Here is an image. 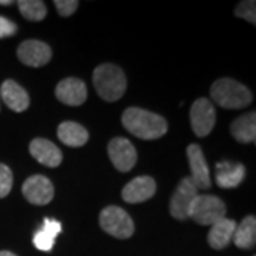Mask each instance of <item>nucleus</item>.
<instances>
[{
	"mask_svg": "<svg viewBox=\"0 0 256 256\" xmlns=\"http://www.w3.org/2000/svg\"><path fill=\"white\" fill-rule=\"evenodd\" d=\"M121 122L128 132L141 140L161 138L168 130V124L161 116L138 107H130L124 111Z\"/></svg>",
	"mask_w": 256,
	"mask_h": 256,
	"instance_id": "f257e3e1",
	"label": "nucleus"
},
{
	"mask_svg": "<svg viewBox=\"0 0 256 256\" xmlns=\"http://www.w3.org/2000/svg\"><path fill=\"white\" fill-rule=\"evenodd\" d=\"M94 87L104 101L120 100L127 90V78L124 72L116 64H101L92 74Z\"/></svg>",
	"mask_w": 256,
	"mask_h": 256,
	"instance_id": "f03ea898",
	"label": "nucleus"
},
{
	"mask_svg": "<svg viewBox=\"0 0 256 256\" xmlns=\"http://www.w3.org/2000/svg\"><path fill=\"white\" fill-rule=\"evenodd\" d=\"M210 97L218 106L229 110L244 108L254 100L252 92L234 78L216 80L210 87Z\"/></svg>",
	"mask_w": 256,
	"mask_h": 256,
	"instance_id": "7ed1b4c3",
	"label": "nucleus"
},
{
	"mask_svg": "<svg viewBox=\"0 0 256 256\" xmlns=\"http://www.w3.org/2000/svg\"><path fill=\"white\" fill-rule=\"evenodd\" d=\"M188 218L198 225H214L226 218V205L215 195H198L192 202Z\"/></svg>",
	"mask_w": 256,
	"mask_h": 256,
	"instance_id": "20e7f679",
	"label": "nucleus"
},
{
	"mask_svg": "<svg viewBox=\"0 0 256 256\" xmlns=\"http://www.w3.org/2000/svg\"><path fill=\"white\" fill-rule=\"evenodd\" d=\"M100 226L108 235L118 239H128L134 234V222L126 210L120 206H107L101 210Z\"/></svg>",
	"mask_w": 256,
	"mask_h": 256,
	"instance_id": "39448f33",
	"label": "nucleus"
},
{
	"mask_svg": "<svg viewBox=\"0 0 256 256\" xmlns=\"http://www.w3.org/2000/svg\"><path fill=\"white\" fill-rule=\"evenodd\" d=\"M191 127L196 137H206L215 127L216 112L214 104L208 98H198L194 101L190 111Z\"/></svg>",
	"mask_w": 256,
	"mask_h": 256,
	"instance_id": "423d86ee",
	"label": "nucleus"
},
{
	"mask_svg": "<svg viewBox=\"0 0 256 256\" xmlns=\"http://www.w3.org/2000/svg\"><path fill=\"white\" fill-rule=\"evenodd\" d=\"M198 195H200L198 188L194 185L190 176L184 178L182 181L178 184L176 190L171 196V202H170V212L175 220H188L192 202Z\"/></svg>",
	"mask_w": 256,
	"mask_h": 256,
	"instance_id": "0eeeda50",
	"label": "nucleus"
},
{
	"mask_svg": "<svg viewBox=\"0 0 256 256\" xmlns=\"http://www.w3.org/2000/svg\"><path fill=\"white\" fill-rule=\"evenodd\" d=\"M24 198L33 205H47L54 196V186L44 175H32L22 186Z\"/></svg>",
	"mask_w": 256,
	"mask_h": 256,
	"instance_id": "6e6552de",
	"label": "nucleus"
},
{
	"mask_svg": "<svg viewBox=\"0 0 256 256\" xmlns=\"http://www.w3.org/2000/svg\"><path fill=\"white\" fill-rule=\"evenodd\" d=\"M108 156L112 165L121 171L128 172L137 164V151L134 146L122 137H116L108 142Z\"/></svg>",
	"mask_w": 256,
	"mask_h": 256,
	"instance_id": "1a4fd4ad",
	"label": "nucleus"
},
{
	"mask_svg": "<svg viewBox=\"0 0 256 256\" xmlns=\"http://www.w3.org/2000/svg\"><path fill=\"white\" fill-rule=\"evenodd\" d=\"M18 60L28 67H43L52 58V48L40 40H26L18 48Z\"/></svg>",
	"mask_w": 256,
	"mask_h": 256,
	"instance_id": "9d476101",
	"label": "nucleus"
},
{
	"mask_svg": "<svg viewBox=\"0 0 256 256\" xmlns=\"http://www.w3.org/2000/svg\"><path fill=\"white\" fill-rule=\"evenodd\" d=\"M186 156L191 168V181L198 190H208L210 188V168L206 164L202 148L196 144H191L186 148Z\"/></svg>",
	"mask_w": 256,
	"mask_h": 256,
	"instance_id": "9b49d317",
	"label": "nucleus"
},
{
	"mask_svg": "<svg viewBox=\"0 0 256 256\" xmlns=\"http://www.w3.org/2000/svg\"><path fill=\"white\" fill-rule=\"evenodd\" d=\"M56 97L66 106H82L87 100V87L84 82L76 77L64 78L56 87Z\"/></svg>",
	"mask_w": 256,
	"mask_h": 256,
	"instance_id": "f8f14e48",
	"label": "nucleus"
},
{
	"mask_svg": "<svg viewBox=\"0 0 256 256\" xmlns=\"http://www.w3.org/2000/svg\"><path fill=\"white\" fill-rule=\"evenodd\" d=\"M156 191V182L151 176H137L122 188V200L128 204H140L154 196Z\"/></svg>",
	"mask_w": 256,
	"mask_h": 256,
	"instance_id": "ddd939ff",
	"label": "nucleus"
},
{
	"mask_svg": "<svg viewBox=\"0 0 256 256\" xmlns=\"http://www.w3.org/2000/svg\"><path fill=\"white\" fill-rule=\"evenodd\" d=\"M28 150L36 161H38L42 165H46L48 168H56L63 161V154L60 148L46 138H34L30 142Z\"/></svg>",
	"mask_w": 256,
	"mask_h": 256,
	"instance_id": "4468645a",
	"label": "nucleus"
},
{
	"mask_svg": "<svg viewBox=\"0 0 256 256\" xmlns=\"http://www.w3.org/2000/svg\"><path fill=\"white\" fill-rule=\"evenodd\" d=\"M0 96L10 110L16 111V112H23L28 110L30 106L28 92L14 80H6L2 84Z\"/></svg>",
	"mask_w": 256,
	"mask_h": 256,
	"instance_id": "2eb2a0df",
	"label": "nucleus"
},
{
	"mask_svg": "<svg viewBox=\"0 0 256 256\" xmlns=\"http://www.w3.org/2000/svg\"><path fill=\"white\" fill-rule=\"evenodd\" d=\"M235 229H236V222L228 218H222L214 225H210V234H208L210 246L216 250L228 246L230 239L234 238Z\"/></svg>",
	"mask_w": 256,
	"mask_h": 256,
	"instance_id": "dca6fc26",
	"label": "nucleus"
},
{
	"mask_svg": "<svg viewBox=\"0 0 256 256\" xmlns=\"http://www.w3.org/2000/svg\"><path fill=\"white\" fill-rule=\"evenodd\" d=\"M246 170L242 164L220 161L216 164V184L220 188H236L244 181Z\"/></svg>",
	"mask_w": 256,
	"mask_h": 256,
	"instance_id": "f3484780",
	"label": "nucleus"
},
{
	"mask_svg": "<svg viewBox=\"0 0 256 256\" xmlns=\"http://www.w3.org/2000/svg\"><path fill=\"white\" fill-rule=\"evenodd\" d=\"M230 132L238 142L249 144L255 142L256 138V114L255 111L240 116L230 124Z\"/></svg>",
	"mask_w": 256,
	"mask_h": 256,
	"instance_id": "a211bd4d",
	"label": "nucleus"
},
{
	"mask_svg": "<svg viewBox=\"0 0 256 256\" xmlns=\"http://www.w3.org/2000/svg\"><path fill=\"white\" fill-rule=\"evenodd\" d=\"M60 141L68 146H82L88 141V131L82 124L74 121H64L57 128Z\"/></svg>",
	"mask_w": 256,
	"mask_h": 256,
	"instance_id": "6ab92c4d",
	"label": "nucleus"
},
{
	"mask_svg": "<svg viewBox=\"0 0 256 256\" xmlns=\"http://www.w3.org/2000/svg\"><path fill=\"white\" fill-rule=\"evenodd\" d=\"M234 242L240 249H250L256 242V220L254 215H249L236 225L234 234Z\"/></svg>",
	"mask_w": 256,
	"mask_h": 256,
	"instance_id": "aec40b11",
	"label": "nucleus"
},
{
	"mask_svg": "<svg viewBox=\"0 0 256 256\" xmlns=\"http://www.w3.org/2000/svg\"><path fill=\"white\" fill-rule=\"evenodd\" d=\"M18 6L22 16L30 22H40L46 18L47 8L42 0H20Z\"/></svg>",
	"mask_w": 256,
	"mask_h": 256,
	"instance_id": "412c9836",
	"label": "nucleus"
},
{
	"mask_svg": "<svg viewBox=\"0 0 256 256\" xmlns=\"http://www.w3.org/2000/svg\"><path fill=\"white\" fill-rule=\"evenodd\" d=\"M54 236L50 235L47 230H44L43 228H40L34 234L33 236V244L34 246L38 249V250H43V252H48L53 249V245H54Z\"/></svg>",
	"mask_w": 256,
	"mask_h": 256,
	"instance_id": "4be33fe9",
	"label": "nucleus"
},
{
	"mask_svg": "<svg viewBox=\"0 0 256 256\" xmlns=\"http://www.w3.org/2000/svg\"><path fill=\"white\" fill-rule=\"evenodd\" d=\"M256 3L254 0H245V2H240L236 9H235V14L240 18H245L246 22L255 24L256 23Z\"/></svg>",
	"mask_w": 256,
	"mask_h": 256,
	"instance_id": "5701e85b",
	"label": "nucleus"
},
{
	"mask_svg": "<svg viewBox=\"0 0 256 256\" xmlns=\"http://www.w3.org/2000/svg\"><path fill=\"white\" fill-rule=\"evenodd\" d=\"M13 186V174L8 165L0 164V198L8 196Z\"/></svg>",
	"mask_w": 256,
	"mask_h": 256,
	"instance_id": "b1692460",
	"label": "nucleus"
},
{
	"mask_svg": "<svg viewBox=\"0 0 256 256\" xmlns=\"http://www.w3.org/2000/svg\"><path fill=\"white\" fill-rule=\"evenodd\" d=\"M54 6L60 16L68 18V16H72L74 12L77 10L78 2L77 0H56Z\"/></svg>",
	"mask_w": 256,
	"mask_h": 256,
	"instance_id": "393cba45",
	"label": "nucleus"
},
{
	"mask_svg": "<svg viewBox=\"0 0 256 256\" xmlns=\"http://www.w3.org/2000/svg\"><path fill=\"white\" fill-rule=\"evenodd\" d=\"M18 32V26L14 22H12L4 16H0V38L14 36Z\"/></svg>",
	"mask_w": 256,
	"mask_h": 256,
	"instance_id": "a878e982",
	"label": "nucleus"
},
{
	"mask_svg": "<svg viewBox=\"0 0 256 256\" xmlns=\"http://www.w3.org/2000/svg\"><path fill=\"white\" fill-rule=\"evenodd\" d=\"M42 228L44 229V230H47L50 235H53L56 238V236L62 232V224H60L58 220L46 218V220H43V226H42Z\"/></svg>",
	"mask_w": 256,
	"mask_h": 256,
	"instance_id": "bb28decb",
	"label": "nucleus"
},
{
	"mask_svg": "<svg viewBox=\"0 0 256 256\" xmlns=\"http://www.w3.org/2000/svg\"><path fill=\"white\" fill-rule=\"evenodd\" d=\"M12 3V0H0V6H10Z\"/></svg>",
	"mask_w": 256,
	"mask_h": 256,
	"instance_id": "cd10ccee",
	"label": "nucleus"
},
{
	"mask_svg": "<svg viewBox=\"0 0 256 256\" xmlns=\"http://www.w3.org/2000/svg\"><path fill=\"white\" fill-rule=\"evenodd\" d=\"M0 256H16L14 254H12L9 250H0Z\"/></svg>",
	"mask_w": 256,
	"mask_h": 256,
	"instance_id": "c85d7f7f",
	"label": "nucleus"
}]
</instances>
